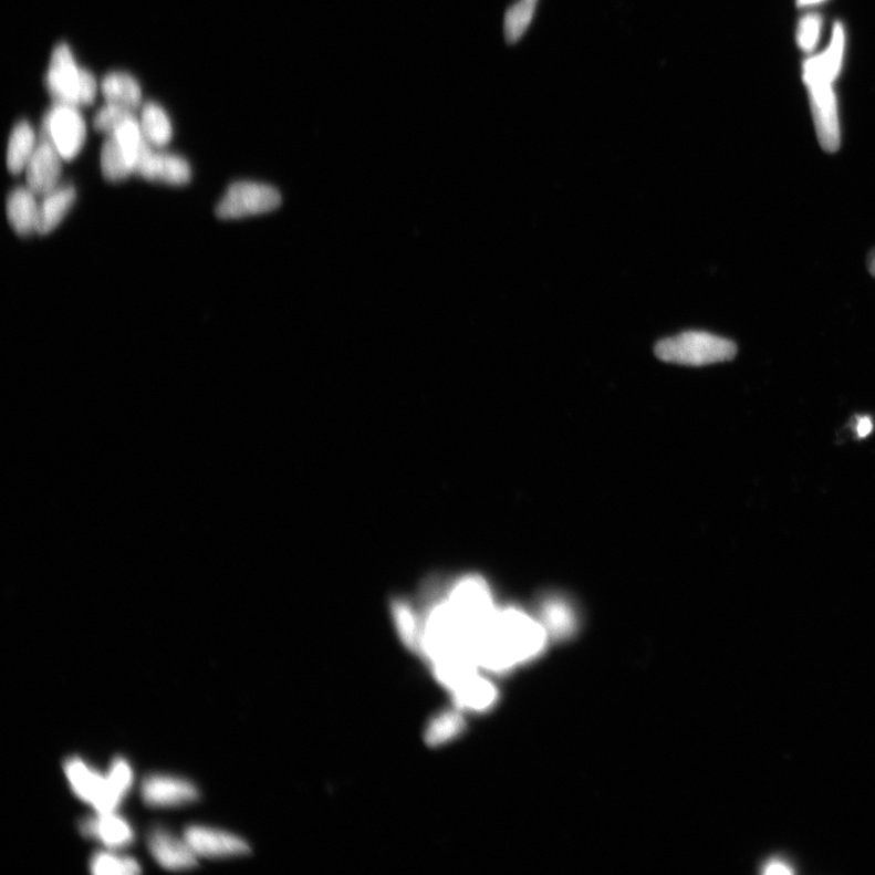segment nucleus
<instances>
[{
	"label": "nucleus",
	"mask_w": 875,
	"mask_h": 875,
	"mask_svg": "<svg viewBox=\"0 0 875 875\" xmlns=\"http://www.w3.org/2000/svg\"><path fill=\"white\" fill-rule=\"evenodd\" d=\"M91 871L96 875L138 874L142 872L137 860L111 853H97L91 860Z\"/></svg>",
	"instance_id": "25"
},
{
	"label": "nucleus",
	"mask_w": 875,
	"mask_h": 875,
	"mask_svg": "<svg viewBox=\"0 0 875 875\" xmlns=\"http://www.w3.org/2000/svg\"><path fill=\"white\" fill-rule=\"evenodd\" d=\"M768 873H770V874H788V873H791V869H789V867H787V865L783 864V862L775 861V862H772V864L769 865Z\"/></svg>",
	"instance_id": "30"
},
{
	"label": "nucleus",
	"mask_w": 875,
	"mask_h": 875,
	"mask_svg": "<svg viewBox=\"0 0 875 875\" xmlns=\"http://www.w3.org/2000/svg\"><path fill=\"white\" fill-rule=\"evenodd\" d=\"M77 197L76 189L66 185L59 187L54 191L43 196L40 204L39 230L40 236H48L54 231L61 221L69 215Z\"/></svg>",
	"instance_id": "16"
},
{
	"label": "nucleus",
	"mask_w": 875,
	"mask_h": 875,
	"mask_svg": "<svg viewBox=\"0 0 875 875\" xmlns=\"http://www.w3.org/2000/svg\"><path fill=\"white\" fill-rule=\"evenodd\" d=\"M101 165L103 175L108 181L126 180L134 175V166L129 156L113 135H107L103 145Z\"/></svg>",
	"instance_id": "23"
},
{
	"label": "nucleus",
	"mask_w": 875,
	"mask_h": 875,
	"mask_svg": "<svg viewBox=\"0 0 875 875\" xmlns=\"http://www.w3.org/2000/svg\"><path fill=\"white\" fill-rule=\"evenodd\" d=\"M9 223L21 237H30L39 230L40 204L29 188H18L9 195L7 202Z\"/></svg>",
	"instance_id": "15"
},
{
	"label": "nucleus",
	"mask_w": 875,
	"mask_h": 875,
	"mask_svg": "<svg viewBox=\"0 0 875 875\" xmlns=\"http://www.w3.org/2000/svg\"><path fill=\"white\" fill-rule=\"evenodd\" d=\"M108 780L115 791L123 798L128 793L133 783V771L127 760L117 758L108 772Z\"/></svg>",
	"instance_id": "28"
},
{
	"label": "nucleus",
	"mask_w": 875,
	"mask_h": 875,
	"mask_svg": "<svg viewBox=\"0 0 875 875\" xmlns=\"http://www.w3.org/2000/svg\"><path fill=\"white\" fill-rule=\"evenodd\" d=\"M65 772L72 791L97 813L114 812L119 806L123 796L115 791L107 774L91 769L80 758L69 759Z\"/></svg>",
	"instance_id": "7"
},
{
	"label": "nucleus",
	"mask_w": 875,
	"mask_h": 875,
	"mask_svg": "<svg viewBox=\"0 0 875 875\" xmlns=\"http://www.w3.org/2000/svg\"><path fill=\"white\" fill-rule=\"evenodd\" d=\"M537 10V3L530 0H519L507 11L503 22L504 39L509 43L519 42L530 23L533 22Z\"/></svg>",
	"instance_id": "24"
},
{
	"label": "nucleus",
	"mask_w": 875,
	"mask_h": 875,
	"mask_svg": "<svg viewBox=\"0 0 875 875\" xmlns=\"http://www.w3.org/2000/svg\"><path fill=\"white\" fill-rule=\"evenodd\" d=\"M394 625L406 649L421 655L423 616L408 602H396L392 608Z\"/></svg>",
	"instance_id": "20"
},
{
	"label": "nucleus",
	"mask_w": 875,
	"mask_h": 875,
	"mask_svg": "<svg viewBox=\"0 0 875 875\" xmlns=\"http://www.w3.org/2000/svg\"><path fill=\"white\" fill-rule=\"evenodd\" d=\"M736 344L701 331H688L681 335L660 341L656 355L660 361L685 366H706L732 361Z\"/></svg>",
	"instance_id": "3"
},
{
	"label": "nucleus",
	"mask_w": 875,
	"mask_h": 875,
	"mask_svg": "<svg viewBox=\"0 0 875 875\" xmlns=\"http://www.w3.org/2000/svg\"><path fill=\"white\" fill-rule=\"evenodd\" d=\"M281 194L270 185L238 181L230 185L216 208L220 219H240L275 211L281 205Z\"/></svg>",
	"instance_id": "5"
},
{
	"label": "nucleus",
	"mask_w": 875,
	"mask_h": 875,
	"mask_svg": "<svg viewBox=\"0 0 875 875\" xmlns=\"http://www.w3.org/2000/svg\"><path fill=\"white\" fill-rule=\"evenodd\" d=\"M825 2V0H796L800 8L813 7Z\"/></svg>",
	"instance_id": "31"
},
{
	"label": "nucleus",
	"mask_w": 875,
	"mask_h": 875,
	"mask_svg": "<svg viewBox=\"0 0 875 875\" xmlns=\"http://www.w3.org/2000/svg\"><path fill=\"white\" fill-rule=\"evenodd\" d=\"M35 133L27 121H21L12 129L8 144L7 166L12 175L27 170L30 159L37 149Z\"/></svg>",
	"instance_id": "18"
},
{
	"label": "nucleus",
	"mask_w": 875,
	"mask_h": 875,
	"mask_svg": "<svg viewBox=\"0 0 875 875\" xmlns=\"http://www.w3.org/2000/svg\"><path fill=\"white\" fill-rule=\"evenodd\" d=\"M114 812L97 813L96 816L85 819L81 823L84 835L95 837L108 847H123L134 841L131 824Z\"/></svg>",
	"instance_id": "14"
},
{
	"label": "nucleus",
	"mask_w": 875,
	"mask_h": 875,
	"mask_svg": "<svg viewBox=\"0 0 875 875\" xmlns=\"http://www.w3.org/2000/svg\"><path fill=\"white\" fill-rule=\"evenodd\" d=\"M135 175L171 187H183L190 183L192 171L187 159L178 155L157 153L146 143L135 167Z\"/></svg>",
	"instance_id": "8"
},
{
	"label": "nucleus",
	"mask_w": 875,
	"mask_h": 875,
	"mask_svg": "<svg viewBox=\"0 0 875 875\" xmlns=\"http://www.w3.org/2000/svg\"><path fill=\"white\" fill-rule=\"evenodd\" d=\"M822 31V18L817 14H809L801 19L798 28V44L801 51L811 53L816 48Z\"/></svg>",
	"instance_id": "27"
},
{
	"label": "nucleus",
	"mask_w": 875,
	"mask_h": 875,
	"mask_svg": "<svg viewBox=\"0 0 875 875\" xmlns=\"http://www.w3.org/2000/svg\"><path fill=\"white\" fill-rule=\"evenodd\" d=\"M154 858L166 869L185 871L196 867L197 855L187 841L164 829H154L147 836Z\"/></svg>",
	"instance_id": "12"
},
{
	"label": "nucleus",
	"mask_w": 875,
	"mask_h": 875,
	"mask_svg": "<svg viewBox=\"0 0 875 875\" xmlns=\"http://www.w3.org/2000/svg\"><path fill=\"white\" fill-rule=\"evenodd\" d=\"M530 2H534L538 4L539 0H530Z\"/></svg>",
	"instance_id": "33"
},
{
	"label": "nucleus",
	"mask_w": 875,
	"mask_h": 875,
	"mask_svg": "<svg viewBox=\"0 0 875 875\" xmlns=\"http://www.w3.org/2000/svg\"><path fill=\"white\" fill-rule=\"evenodd\" d=\"M463 711L447 709L435 715L427 723L425 742L430 748L447 746L458 739L466 730Z\"/></svg>",
	"instance_id": "17"
},
{
	"label": "nucleus",
	"mask_w": 875,
	"mask_h": 875,
	"mask_svg": "<svg viewBox=\"0 0 875 875\" xmlns=\"http://www.w3.org/2000/svg\"><path fill=\"white\" fill-rule=\"evenodd\" d=\"M134 117V111L107 103L94 117V128L104 134H113L123 123Z\"/></svg>",
	"instance_id": "26"
},
{
	"label": "nucleus",
	"mask_w": 875,
	"mask_h": 875,
	"mask_svg": "<svg viewBox=\"0 0 875 875\" xmlns=\"http://www.w3.org/2000/svg\"><path fill=\"white\" fill-rule=\"evenodd\" d=\"M184 837L194 853L201 857L225 858L251 853L249 843L242 837L226 831L205 827V825H190L185 830Z\"/></svg>",
	"instance_id": "9"
},
{
	"label": "nucleus",
	"mask_w": 875,
	"mask_h": 875,
	"mask_svg": "<svg viewBox=\"0 0 875 875\" xmlns=\"http://www.w3.org/2000/svg\"><path fill=\"white\" fill-rule=\"evenodd\" d=\"M454 707L461 711L486 712L497 705L498 688L480 671L467 677L449 692Z\"/></svg>",
	"instance_id": "13"
},
{
	"label": "nucleus",
	"mask_w": 875,
	"mask_h": 875,
	"mask_svg": "<svg viewBox=\"0 0 875 875\" xmlns=\"http://www.w3.org/2000/svg\"><path fill=\"white\" fill-rule=\"evenodd\" d=\"M548 632L525 612L498 610L483 633L476 638L473 656L480 669L507 673L535 658L545 648Z\"/></svg>",
	"instance_id": "1"
},
{
	"label": "nucleus",
	"mask_w": 875,
	"mask_h": 875,
	"mask_svg": "<svg viewBox=\"0 0 875 875\" xmlns=\"http://www.w3.org/2000/svg\"><path fill=\"white\" fill-rule=\"evenodd\" d=\"M541 615V624L544 625L548 634L564 637L574 633L576 625L575 613L571 603L563 597H548L542 602Z\"/></svg>",
	"instance_id": "21"
},
{
	"label": "nucleus",
	"mask_w": 875,
	"mask_h": 875,
	"mask_svg": "<svg viewBox=\"0 0 875 875\" xmlns=\"http://www.w3.org/2000/svg\"><path fill=\"white\" fill-rule=\"evenodd\" d=\"M873 429V424L869 417H861V420L857 424V435L861 438L867 437Z\"/></svg>",
	"instance_id": "29"
},
{
	"label": "nucleus",
	"mask_w": 875,
	"mask_h": 875,
	"mask_svg": "<svg viewBox=\"0 0 875 875\" xmlns=\"http://www.w3.org/2000/svg\"><path fill=\"white\" fill-rule=\"evenodd\" d=\"M102 92L110 104H116L132 111L142 104V88L137 80L125 72L108 73L102 82Z\"/></svg>",
	"instance_id": "19"
},
{
	"label": "nucleus",
	"mask_w": 875,
	"mask_h": 875,
	"mask_svg": "<svg viewBox=\"0 0 875 875\" xmlns=\"http://www.w3.org/2000/svg\"><path fill=\"white\" fill-rule=\"evenodd\" d=\"M63 162L55 146L48 140H41L30 159L27 170L28 188L37 196H45L60 187Z\"/></svg>",
	"instance_id": "11"
},
{
	"label": "nucleus",
	"mask_w": 875,
	"mask_h": 875,
	"mask_svg": "<svg viewBox=\"0 0 875 875\" xmlns=\"http://www.w3.org/2000/svg\"><path fill=\"white\" fill-rule=\"evenodd\" d=\"M806 84L813 121L822 149L827 153L840 150L842 132L837 98L833 88L835 81L803 75Z\"/></svg>",
	"instance_id": "4"
},
{
	"label": "nucleus",
	"mask_w": 875,
	"mask_h": 875,
	"mask_svg": "<svg viewBox=\"0 0 875 875\" xmlns=\"http://www.w3.org/2000/svg\"><path fill=\"white\" fill-rule=\"evenodd\" d=\"M139 122L144 138L153 147H164L174 137V127L166 111L155 103L144 105Z\"/></svg>",
	"instance_id": "22"
},
{
	"label": "nucleus",
	"mask_w": 875,
	"mask_h": 875,
	"mask_svg": "<svg viewBox=\"0 0 875 875\" xmlns=\"http://www.w3.org/2000/svg\"><path fill=\"white\" fill-rule=\"evenodd\" d=\"M45 83L56 104L80 107L95 102L97 82L91 71L77 66L67 44L54 49Z\"/></svg>",
	"instance_id": "2"
},
{
	"label": "nucleus",
	"mask_w": 875,
	"mask_h": 875,
	"mask_svg": "<svg viewBox=\"0 0 875 875\" xmlns=\"http://www.w3.org/2000/svg\"><path fill=\"white\" fill-rule=\"evenodd\" d=\"M145 804L154 808H175L194 803L200 794L189 781L166 774H153L142 785Z\"/></svg>",
	"instance_id": "10"
},
{
	"label": "nucleus",
	"mask_w": 875,
	"mask_h": 875,
	"mask_svg": "<svg viewBox=\"0 0 875 875\" xmlns=\"http://www.w3.org/2000/svg\"><path fill=\"white\" fill-rule=\"evenodd\" d=\"M868 270L869 273L875 278V250L868 257Z\"/></svg>",
	"instance_id": "32"
},
{
	"label": "nucleus",
	"mask_w": 875,
	"mask_h": 875,
	"mask_svg": "<svg viewBox=\"0 0 875 875\" xmlns=\"http://www.w3.org/2000/svg\"><path fill=\"white\" fill-rule=\"evenodd\" d=\"M42 137L55 146L64 162L76 158L87 140V126L79 107L56 104L45 116Z\"/></svg>",
	"instance_id": "6"
}]
</instances>
